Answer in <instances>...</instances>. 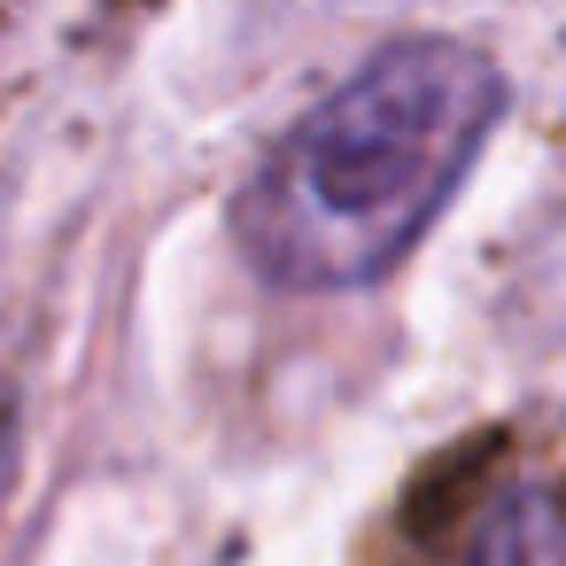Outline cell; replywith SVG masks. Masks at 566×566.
<instances>
[{"mask_svg":"<svg viewBox=\"0 0 566 566\" xmlns=\"http://www.w3.org/2000/svg\"><path fill=\"white\" fill-rule=\"evenodd\" d=\"M504 117V71L465 40H396L326 86L233 202L241 256L287 295L388 280L450 210Z\"/></svg>","mask_w":566,"mask_h":566,"instance_id":"cell-1","label":"cell"},{"mask_svg":"<svg viewBox=\"0 0 566 566\" xmlns=\"http://www.w3.org/2000/svg\"><path fill=\"white\" fill-rule=\"evenodd\" d=\"M9 481H17V388L0 373V496H9Z\"/></svg>","mask_w":566,"mask_h":566,"instance_id":"cell-3","label":"cell"},{"mask_svg":"<svg viewBox=\"0 0 566 566\" xmlns=\"http://www.w3.org/2000/svg\"><path fill=\"white\" fill-rule=\"evenodd\" d=\"M465 566H566V512H558L543 489H512V496L481 520Z\"/></svg>","mask_w":566,"mask_h":566,"instance_id":"cell-2","label":"cell"}]
</instances>
